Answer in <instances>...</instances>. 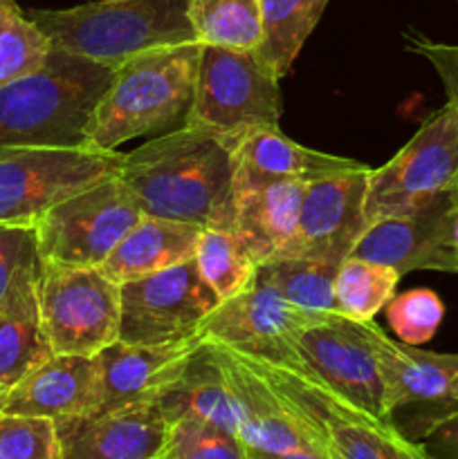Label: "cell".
I'll return each instance as SVG.
<instances>
[{
    "label": "cell",
    "instance_id": "34",
    "mask_svg": "<svg viewBox=\"0 0 458 459\" xmlns=\"http://www.w3.org/2000/svg\"><path fill=\"white\" fill-rule=\"evenodd\" d=\"M0 459H61L57 421L0 411Z\"/></svg>",
    "mask_w": 458,
    "mask_h": 459
},
{
    "label": "cell",
    "instance_id": "41",
    "mask_svg": "<svg viewBox=\"0 0 458 459\" xmlns=\"http://www.w3.org/2000/svg\"><path fill=\"white\" fill-rule=\"evenodd\" d=\"M452 402L458 403V379H456V384H454V390H452Z\"/></svg>",
    "mask_w": 458,
    "mask_h": 459
},
{
    "label": "cell",
    "instance_id": "38",
    "mask_svg": "<svg viewBox=\"0 0 458 459\" xmlns=\"http://www.w3.org/2000/svg\"><path fill=\"white\" fill-rule=\"evenodd\" d=\"M247 459H328L321 451L301 448V451H260L247 446Z\"/></svg>",
    "mask_w": 458,
    "mask_h": 459
},
{
    "label": "cell",
    "instance_id": "37",
    "mask_svg": "<svg viewBox=\"0 0 458 459\" xmlns=\"http://www.w3.org/2000/svg\"><path fill=\"white\" fill-rule=\"evenodd\" d=\"M413 439H418L434 459H458V403L427 415Z\"/></svg>",
    "mask_w": 458,
    "mask_h": 459
},
{
    "label": "cell",
    "instance_id": "28",
    "mask_svg": "<svg viewBox=\"0 0 458 459\" xmlns=\"http://www.w3.org/2000/svg\"><path fill=\"white\" fill-rule=\"evenodd\" d=\"M341 263L319 258H272L259 273L292 305L308 314H341L335 303V276Z\"/></svg>",
    "mask_w": 458,
    "mask_h": 459
},
{
    "label": "cell",
    "instance_id": "5",
    "mask_svg": "<svg viewBox=\"0 0 458 459\" xmlns=\"http://www.w3.org/2000/svg\"><path fill=\"white\" fill-rule=\"evenodd\" d=\"M189 7L191 0H97L27 16L54 49L117 67L148 49L198 43Z\"/></svg>",
    "mask_w": 458,
    "mask_h": 459
},
{
    "label": "cell",
    "instance_id": "23",
    "mask_svg": "<svg viewBox=\"0 0 458 459\" xmlns=\"http://www.w3.org/2000/svg\"><path fill=\"white\" fill-rule=\"evenodd\" d=\"M308 182H272L236 193L232 231L259 264L286 247L299 224Z\"/></svg>",
    "mask_w": 458,
    "mask_h": 459
},
{
    "label": "cell",
    "instance_id": "39",
    "mask_svg": "<svg viewBox=\"0 0 458 459\" xmlns=\"http://www.w3.org/2000/svg\"><path fill=\"white\" fill-rule=\"evenodd\" d=\"M7 393H9V390H7V388H3V385H0V411H3L4 399H7Z\"/></svg>",
    "mask_w": 458,
    "mask_h": 459
},
{
    "label": "cell",
    "instance_id": "13",
    "mask_svg": "<svg viewBox=\"0 0 458 459\" xmlns=\"http://www.w3.org/2000/svg\"><path fill=\"white\" fill-rule=\"evenodd\" d=\"M368 173L371 169L364 166L308 182L299 224L274 258H319L344 263L368 229L364 215Z\"/></svg>",
    "mask_w": 458,
    "mask_h": 459
},
{
    "label": "cell",
    "instance_id": "17",
    "mask_svg": "<svg viewBox=\"0 0 458 459\" xmlns=\"http://www.w3.org/2000/svg\"><path fill=\"white\" fill-rule=\"evenodd\" d=\"M207 343L214 350L227 379L238 415V437L245 446L260 451H319L295 412L250 357L214 341Z\"/></svg>",
    "mask_w": 458,
    "mask_h": 459
},
{
    "label": "cell",
    "instance_id": "32",
    "mask_svg": "<svg viewBox=\"0 0 458 459\" xmlns=\"http://www.w3.org/2000/svg\"><path fill=\"white\" fill-rule=\"evenodd\" d=\"M166 459H247V446L236 433L220 426L178 417L171 421Z\"/></svg>",
    "mask_w": 458,
    "mask_h": 459
},
{
    "label": "cell",
    "instance_id": "31",
    "mask_svg": "<svg viewBox=\"0 0 458 459\" xmlns=\"http://www.w3.org/2000/svg\"><path fill=\"white\" fill-rule=\"evenodd\" d=\"M49 49V40L16 0H0V88L39 70Z\"/></svg>",
    "mask_w": 458,
    "mask_h": 459
},
{
    "label": "cell",
    "instance_id": "24",
    "mask_svg": "<svg viewBox=\"0 0 458 459\" xmlns=\"http://www.w3.org/2000/svg\"><path fill=\"white\" fill-rule=\"evenodd\" d=\"M39 272L40 264L22 273L0 305V385L7 390L54 354L40 321Z\"/></svg>",
    "mask_w": 458,
    "mask_h": 459
},
{
    "label": "cell",
    "instance_id": "36",
    "mask_svg": "<svg viewBox=\"0 0 458 459\" xmlns=\"http://www.w3.org/2000/svg\"><path fill=\"white\" fill-rule=\"evenodd\" d=\"M407 49L434 67L447 103L458 108V43H440L420 34H407Z\"/></svg>",
    "mask_w": 458,
    "mask_h": 459
},
{
    "label": "cell",
    "instance_id": "27",
    "mask_svg": "<svg viewBox=\"0 0 458 459\" xmlns=\"http://www.w3.org/2000/svg\"><path fill=\"white\" fill-rule=\"evenodd\" d=\"M189 18L200 45L256 52L263 43L260 0H191Z\"/></svg>",
    "mask_w": 458,
    "mask_h": 459
},
{
    "label": "cell",
    "instance_id": "9",
    "mask_svg": "<svg viewBox=\"0 0 458 459\" xmlns=\"http://www.w3.org/2000/svg\"><path fill=\"white\" fill-rule=\"evenodd\" d=\"M124 155L88 148H3L0 224H31L66 197L119 175Z\"/></svg>",
    "mask_w": 458,
    "mask_h": 459
},
{
    "label": "cell",
    "instance_id": "42",
    "mask_svg": "<svg viewBox=\"0 0 458 459\" xmlns=\"http://www.w3.org/2000/svg\"><path fill=\"white\" fill-rule=\"evenodd\" d=\"M160 459H166V457H160Z\"/></svg>",
    "mask_w": 458,
    "mask_h": 459
},
{
    "label": "cell",
    "instance_id": "43",
    "mask_svg": "<svg viewBox=\"0 0 458 459\" xmlns=\"http://www.w3.org/2000/svg\"><path fill=\"white\" fill-rule=\"evenodd\" d=\"M456 197H458V193H456Z\"/></svg>",
    "mask_w": 458,
    "mask_h": 459
},
{
    "label": "cell",
    "instance_id": "33",
    "mask_svg": "<svg viewBox=\"0 0 458 459\" xmlns=\"http://www.w3.org/2000/svg\"><path fill=\"white\" fill-rule=\"evenodd\" d=\"M386 321L393 334L407 345L429 343L445 318V305L434 290H409L386 303Z\"/></svg>",
    "mask_w": 458,
    "mask_h": 459
},
{
    "label": "cell",
    "instance_id": "21",
    "mask_svg": "<svg viewBox=\"0 0 458 459\" xmlns=\"http://www.w3.org/2000/svg\"><path fill=\"white\" fill-rule=\"evenodd\" d=\"M97 403V359L52 354L9 388L3 411L58 421L94 412Z\"/></svg>",
    "mask_w": 458,
    "mask_h": 459
},
{
    "label": "cell",
    "instance_id": "4",
    "mask_svg": "<svg viewBox=\"0 0 458 459\" xmlns=\"http://www.w3.org/2000/svg\"><path fill=\"white\" fill-rule=\"evenodd\" d=\"M250 359L328 459H434L393 420L362 411L323 384L296 350L281 359Z\"/></svg>",
    "mask_w": 458,
    "mask_h": 459
},
{
    "label": "cell",
    "instance_id": "8",
    "mask_svg": "<svg viewBox=\"0 0 458 459\" xmlns=\"http://www.w3.org/2000/svg\"><path fill=\"white\" fill-rule=\"evenodd\" d=\"M142 215L119 175H110L61 200L36 220L40 263L99 269Z\"/></svg>",
    "mask_w": 458,
    "mask_h": 459
},
{
    "label": "cell",
    "instance_id": "1",
    "mask_svg": "<svg viewBox=\"0 0 458 459\" xmlns=\"http://www.w3.org/2000/svg\"><path fill=\"white\" fill-rule=\"evenodd\" d=\"M121 182L144 215L233 229V148L207 130L180 126L126 152Z\"/></svg>",
    "mask_w": 458,
    "mask_h": 459
},
{
    "label": "cell",
    "instance_id": "6",
    "mask_svg": "<svg viewBox=\"0 0 458 459\" xmlns=\"http://www.w3.org/2000/svg\"><path fill=\"white\" fill-rule=\"evenodd\" d=\"M281 76L247 49L200 45L196 90L184 126L236 148L242 137L281 119Z\"/></svg>",
    "mask_w": 458,
    "mask_h": 459
},
{
    "label": "cell",
    "instance_id": "30",
    "mask_svg": "<svg viewBox=\"0 0 458 459\" xmlns=\"http://www.w3.org/2000/svg\"><path fill=\"white\" fill-rule=\"evenodd\" d=\"M400 278L393 267L348 255L335 276L337 309L355 321H373L395 296Z\"/></svg>",
    "mask_w": 458,
    "mask_h": 459
},
{
    "label": "cell",
    "instance_id": "2",
    "mask_svg": "<svg viewBox=\"0 0 458 459\" xmlns=\"http://www.w3.org/2000/svg\"><path fill=\"white\" fill-rule=\"evenodd\" d=\"M115 67L49 49L39 70L0 88L3 148H84Z\"/></svg>",
    "mask_w": 458,
    "mask_h": 459
},
{
    "label": "cell",
    "instance_id": "40",
    "mask_svg": "<svg viewBox=\"0 0 458 459\" xmlns=\"http://www.w3.org/2000/svg\"><path fill=\"white\" fill-rule=\"evenodd\" d=\"M454 242L458 247V211H456V218H454Z\"/></svg>",
    "mask_w": 458,
    "mask_h": 459
},
{
    "label": "cell",
    "instance_id": "10",
    "mask_svg": "<svg viewBox=\"0 0 458 459\" xmlns=\"http://www.w3.org/2000/svg\"><path fill=\"white\" fill-rule=\"evenodd\" d=\"M39 307L54 354L97 357L119 336V285L101 269L40 263Z\"/></svg>",
    "mask_w": 458,
    "mask_h": 459
},
{
    "label": "cell",
    "instance_id": "22",
    "mask_svg": "<svg viewBox=\"0 0 458 459\" xmlns=\"http://www.w3.org/2000/svg\"><path fill=\"white\" fill-rule=\"evenodd\" d=\"M200 236L196 224L142 215L99 269L117 285L146 278L193 260Z\"/></svg>",
    "mask_w": 458,
    "mask_h": 459
},
{
    "label": "cell",
    "instance_id": "25",
    "mask_svg": "<svg viewBox=\"0 0 458 459\" xmlns=\"http://www.w3.org/2000/svg\"><path fill=\"white\" fill-rule=\"evenodd\" d=\"M160 403L171 421L178 420V417H193V420L220 426V429L238 435V415L233 397L229 393L220 361L216 359L214 350L207 341L200 339L182 377L160 399Z\"/></svg>",
    "mask_w": 458,
    "mask_h": 459
},
{
    "label": "cell",
    "instance_id": "15",
    "mask_svg": "<svg viewBox=\"0 0 458 459\" xmlns=\"http://www.w3.org/2000/svg\"><path fill=\"white\" fill-rule=\"evenodd\" d=\"M456 211L458 197L449 193L411 213L377 220L364 231L350 255L393 267L400 276L418 269L458 273Z\"/></svg>",
    "mask_w": 458,
    "mask_h": 459
},
{
    "label": "cell",
    "instance_id": "14",
    "mask_svg": "<svg viewBox=\"0 0 458 459\" xmlns=\"http://www.w3.org/2000/svg\"><path fill=\"white\" fill-rule=\"evenodd\" d=\"M328 316V314H326ZM292 305L256 269V276L241 294L220 300L200 332L202 341L227 345L256 359H281L295 352L292 339L308 323L317 321Z\"/></svg>",
    "mask_w": 458,
    "mask_h": 459
},
{
    "label": "cell",
    "instance_id": "3",
    "mask_svg": "<svg viewBox=\"0 0 458 459\" xmlns=\"http://www.w3.org/2000/svg\"><path fill=\"white\" fill-rule=\"evenodd\" d=\"M200 43L148 49L115 67L99 99L84 148L117 151L135 137L164 134L184 126L196 90Z\"/></svg>",
    "mask_w": 458,
    "mask_h": 459
},
{
    "label": "cell",
    "instance_id": "19",
    "mask_svg": "<svg viewBox=\"0 0 458 459\" xmlns=\"http://www.w3.org/2000/svg\"><path fill=\"white\" fill-rule=\"evenodd\" d=\"M373 345L380 359L391 417L404 408H431V412H438L456 406L452 390L458 379V354L425 352L416 345L393 341L377 323H373Z\"/></svg>",
    "mask_w": 458,
    "mask_h": 459
},
{
    "label": "cell",
    "instance_id": "7",
    "mask_svg": "<svg viewBox=\"0 0 458 459\" xmlns=\"http://www.w3.org/2000/svg\"><path fill=\"white\" fill-rule=\"evenodd\" d=\"M458 193V108L445 103L384 166L368 173L364 215L371 227Z\"/></svg>",
    "mask_w": 458,
    "mask_h": 459
},
{
    "label": "cell",
    "instance_id": "18",
    "mask_svg": "<svg viewBox=\"0 0 458 459\" xmlns=\"http://www.w3.org/2000/svg\"><path fill=\"white\" fill-rule=\"evenodd\" d=\"M200 343L135 345L115 341L97 354L99 403L97 411L160 402L182 377L193 350Z\"/></svg>",
    "mask_w": 458,
    "mask_h": 459
},
{
    "label": "cell",
    "instance_id": "35",
    "mask_svg": "<svg viewBox=\"0 0 458 459\" xmlns=\"http://www.w3.org/2000/svg\"><path fill=\"white\" fill-rule=\"evenodd\" d=\"M40 264L31 224H0V305L18 278Z\"/></svg>",
    "mask_w": 458,
    "mask_h": 459
},
{
    "label": "cell",
    "instance_id": "26",
    "mask_svg": "<svg viewBox=\"0 0 458 459\" xmlns=\"http://www.w3.org/2000/svg\"><path fill=\"white\" fill-rule=\"evenodd\" d=\"M326 4L328 0H260L263 43L256 52L281 79L290 72Z\"/></svg>",
    "mask_w": 458,
    "mask_h": 459
},
{
    "label": "cell",
    "instance_id": "29",
    "mask_svg": "<svg viewBox=\"0 0 458 459\" xmlns=\"http://www.w3.org/2000/svg\"><path fill=\"white\" fill-rule=\"evenodd\" d=\"M198 272L220 300L241 294L256 276L259 263L241 238L227 229H202L196 255Z\"/></svg>",
    "mask_w": 458,
    "mask_h": 459
},
{
    "label": "cell",
    "instance_id": "20",
    "mask_svg": "<svg viewBox=\"0 0 458 459\" xmlns=\"http://www.w3.org/2000/svg\"><path fill=\"white\" fill-rule=\"evenodd\" d=\"M364 166L350 157L301 146L283 134L278 126H265L242 137L233 148V191L242 193L272 182H314Z\"/></svg>",
    "mask_w": 458,
    "mask_h": 459
},
{
    "label": "cell",
    "instance_id": "12",
    "mask_svg": "<svg viewBox=\"0 0 458 459\" xmlns=\"http://www.w3.org/2000/svg\"><path fill=\"white\" fill-rule=\"evenodd\" d=\"M373 323L355 321L346 314H328L296 332L292 345L301 361L335 393L380 420H393L386 411Z\"/></svg>",
    "mask_w": 458,
    "mask_h": 459
},
{
    "label": "cell",
    "instance_id": "11",
    "mask_svg": "<svg viewBox=\"0 0 458 459\" xmlns=\"http://www.w3.org/2000/svg\"><path fill=\"white\" fill-rule=\"evenodd\" d=\"M220 299L196 260L119 285V336L135 345L189 343L200 339Z\"/></svg>",
    "mask_w": 458,
    "mask_h": 459
},
{
    "label": "cell",
    "instance_id": "16",
    "mask_svg": "<svg viewBox=\"0 0 458 459\" xmlns=\"http://www.w3.org/2000/svg\"><path fill=\"white\" fill-rule=\"evenodd\" d=\"M61 459H160L169 444L171 420L160 402L57 421Z\"/></svg>",
    "mask_w": 458,
    "mask_h": 459
}]
</instances>
